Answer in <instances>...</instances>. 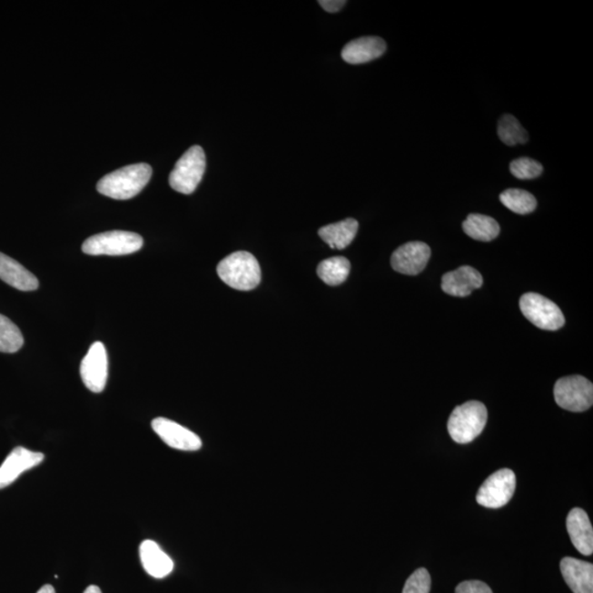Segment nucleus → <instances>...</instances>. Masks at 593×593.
I'll return each instance as SVG.
<instances>
[{
  "instance_id": "nucleus-10",
  "label": "nucleus",
  "mask_w": 593,
  "mask_h": 593,
  "mask_svg": "<svg viewBox=\"0 0 593 593\" xmlns=\"http://www.w3.org/2000/svg\"><path fill=\"white\" fill-rule=\"evenodd\" d=\"M152 429L163 442L172 449L185 450V452H195L202 449L203 442L197 434L170 419H154L152 421Z\"/></svg>"
},
{
  "instance_id": "nucleus-18",
  "label": "nucleus",
  "mask_w": 593,
  "mask_h": 593,
  "mask_svg": "<svg viewBox=\"0 0 593 593\" xmlns=\"http://www.w3.org/2000/svg\"><path fill=\"white\" fill-rule=\"evenodd\" d=\"M0 280L21 292H33L39 288L38 278L33 272L4 253H0Z\"/></svg>"
},
{
  "instance_id": "nucleus-17",
  "label": "nucleus",
  "mask_w": 593,
  "mask_h": 593,
  "mask_svg": "<svg viewBox=\"0 0 593 593\" xmlns=\"http://www.w3.org/2000/svg\"><path fill=\"white\" fill-rule=\"evenodd\" d=\"M140 559L146 573L156 579L165 578L174 569V561L154 540L146 539L141 543Z\"/></svg>"
},
{
  "instance_id": "nucleus-23",
  "label": "nucleus",
  "mask_w": 593,
  "mask_h": 593,
  "mask_svg": "<svg viewBox=\"0 0 593 593\" xmlns=\"http://www.w3.org/2000/svg\"><path fill=\"white\" fill-rule=\"evenodd\" d=\"M498 134H499V138L503 143L510 146L527 143L529 140V134L526 129L511 114L503 115L499 120Z\"/></svg>"
},
{
  "instance_id": "nucleus-22",
  "label": "nucleus",
  "mask_w": 593,
  "mask_h": 593,
  "mask_svg": "<svg viewBox=\"0 0 593 593\" xmlns=\"http://www.w3.org/2000/svg\"><path fill=\"white\" fill-rule=\"evenodd\" d=\"M500 202L511 212L518 214H528L537 209L538 202L531 193L523 189H507L500 195Z\"/></svg>"
},
{
  "instance_id": "nucleus-26",
  "label": "nucleus",
  "mask_w": 593,
  "mask_h": 593,
  "mask_svg": "<svg viewBox=\"0 0 593 593\" xmlns=\"http://www.w3.org/2000/svg\"><path fill=\"white\" fill-rule=\"evenodd\" d=\"M431 590V577L425 568H419L409 577L402 593H430Z\"/></svg>"
},
{
  "instance_id": "nucleus-6",
  "label": "nucleus",
  "mask_w": 593,
  "mask_h": 593,
  "mask_svg": "<svg viewBox=\"0 0 593 593\" xmlns=\"http://www.w3.org/2000/svg\"><path fill=\"white\" fill-rule=\"evenodd\" d=\"M554 397L565 410L584 412L592 407V382L579 375L560 378L555 384Z\"/></svg>"
},
{
  "instance_id": "nucleus-12",
  "label": "nucleus",
  "mask_w": 593,
  "mask_h": 593,
  "mask_svg": "<svg viewBox=\"0 0 593 593\" xmlns=\"http://www.w3.org/2000/svg\"><path fill=\"white\" fill-rule=\"evenodd\" d=\"M44 460V454L18 446L0 466V489L13 485L24 472L35 469Z\"/></svg>"
},
{
  "instance_id": "nucleus-28",
  "label": "nucleus",
  "mask_w": 593,
  "mask_h": 593,
  "mask_svg": "<svg viewBox=\"0 0 593 593\" xmlns=\"http://www.w3.org/2000/svg\"><path fill=\"white\" fill-rule=\"evenodd\" d=\"M319 4L321 5V7L324 10H327L328 13L334 14L340 12V10L345 6L346 2H344V0H321Z\"/></svg>"
},
{
  "instance_id": "nucleus-5",
  "label": "nucleus",
  "mask_w": 593,
  "mask_h": 593,
  "mask_svg": "<svg viewBox=\"0 0 593 593\" xmlns=\"http://www.w3.org/2000/svg\"><path fill=\"white\" fill-rule=\"evenodd\" d=\"M143 246L139 234L128 231H109L88 238L82 250L88 255H128L135 253Z\"/></svg>"
},
{
  "instance_id": "nucleus-27",
  "label": "nucleus",
  "mask_w": 593,
  "mask_h": 593,
  "mask_svg": "<svg viewBox=\"0 0 593 593\" xmlns=\"http://www.w3.org/2000/svg\"><path fill=\"white\" fill-rule=\"evenodd\" d=\"M455 593H493L490 587L479 580L461 582L456 587Z\"/></svg>"
},
{
  "instance_id": "nucleus-30",
  "label": "nucleus",
  "mask_w": 593,
  "mask_h": 593,
  "mask_svg": "<svg viewBox=\"0 0 593 593\" xmlns=\"http://www.w3.org/2000/svg\"><path fill=\"white\" fill-rule=\"evenodd\" d=\"M84 593H103L101 588L97 586H89Z\"/></svg>"
},
{
  "instance_id": "nucleus-24",
  "label": "nucleus",
  "mask_w": 593,
  "mask_h": 593,
  "mask_svg": "<svg viewBox=\"0 0 593 593\" xmlns=\"http://www.w3.org/2000/svg\"><path fill=\"white\" fill-rule=\"evenodd\" d=\"M25 340L23 333L12 320L0 314V351L2 353H15L23 348Z\"/></svg>"
},
{
  "instance_id": "nucleus-25",
  "label": "nucleus",
  "mask_w": 593,
  "mask_h": 593,
  "mask_svg": "<svg viewBox=\"0 0 593 593\" xmlns=\"http://www.w3.org/2000/svg\"><path fill=\"white\" fill-rule=\"evenodd\" d=\"M510 172L519 180L529 181L542 174L543 166L538 161L529 159V157H519L511 163Z\"/></svg>"
},
{
  "instance_id": "nucleus-9",
  "label": "nucleus",
  "mask_w": 593,
  "mask_h": 593,
  "mask_svg": "<svg viewBox=\"0 0 593 593\" xmlns=\"http://www.w3.org/2000/svg\"><path fill=\"white\" fill-rule=\"evenodd\" d=\"M81 377L89 390L99 393L108 380V355L102 342L94 343L81 364Z\"/></svg>"
},
{
  "instance_id": "nucleus-16",
  "label": "nucleus",
  "mask_w": 593,
  "mask_h": 593,
  "mask_svg": "<svg viewBox=\"0 0 593 593\" xmlns=\"http://www.w3.org/2000/svg\"><path fill=\"white\" fill-rule=\"evenodd\" d=\"M560 571L566 584L574 593H593V565L588 561L565 558Z\"/></svg>"
},
{
  "instance_id": "nucleus-14",
  "label": "nucleus",
  "mask_w": 593,
  "mask_h": 593,
  "mask_svg": "<svg viewBox=\"0 0 593 593\" xmlns=\"http://www.w3.org/2000/svg\"><path fill=\"white\" fill-rule=\"evenodd\" d=\"M567 531H568L571 543L585 556L593 553V529L589 517L580 508H575L567 517Z\"/></svg>"
},
{
  "instance_id": "nucleus-29",
  "label": "nucleus",
  "mask_w": 593,
  "mask_h": 593,
  "mask_svg": "<svg viewBox=\"0 0 593 593\" xmlns=\"http://www.w3.org/2000/svg\"><path fill=\"white\" fill-rule=\"evenodd\" d=\"M36 593H55V589H54V586L45 585V586L42 587L41 589Z\"/></svg>"
},
{
  "instance_id": "nucleus-2",
  "label": "nucleus",
  "mask_w": 593,
  "mask_h": 593,
  "mask_svg": "<svg viewBox=\"0 0 593 593\" xmlns=\"http://www.w3.org/2000/svg\"><path fill=\"white\" fill-rule=\"evenodd\" d=\"M217 272L224 283L233 290L249 292L260 285L262 272L259 262L249 252H235L222 262Z\"/></svg>"
},
{
  "instance_id": "nucleus-19",
  "label": "nucleus",
  "mask_w": 593,
  "mask_h": 593,
  "mask_svg": "<svg viewBox=\"0 0 593 593\" xmlns=\"http://www.w3.org/2000/svg\"><path fill=\"white\" fill-rule=\"evenodd\" d=\"M359 231V222L355 219H345L343 222L325 225L319 230L321 238L330 248L343 250L353 242Z\"/></svg>"
},
{
  "instance_id": "nucleus-3",
  "label": "nucleus",
  "mask_w": 593,
  "mask_h": 593,
  "mask_svg": "<svg viewBox=\"0 0 593 593\" xmlns=\"http://www.w3.org/2000/svg\"><path fill=\"white\" fill-rule=\"evenodd\" d=\"M487 419V408L479 401H469L456 407L448 422L450 438L459 444L472 442L484 431Z\"/></svg>"
},
{
  "instance_id": "nucleus-13",
  "label": "nucleus",
  "mask_w": 593,
  "mask_h": 593,
  "mask_svg": "<svg viewBox=\"0 0 593 593\" xmlns=\"http://www.w3.org/2000/svg\"><path fill=\"white\" fill-rule=\"evenodd\" d=\"M484 283L480 272L470 266L448 272L442 278V290L450 296L467 297Z\"/></svg>"
},
{
  "instance_id": "nucleus-7",
  "label": "nucleus",
  "mask_w": 593,
  "mask_h": 593,
  "mask_svg": "<svg viewBox=\"0 0 593 593\" xmlns=\"http://www.w3.org/2000/svg\"><path fill=\"white\" fill-rule=\"evenodd\" d=\"M519 308L529 322L547 331H558L565 325V317L558 304L535 292L524 293Z\"/></svg>"
},
{
  "instance_id": "nucleus-8",
  "label": "nucleus",
  "mask_w": 593,
  "mask_h": 593,
  "mask_svg": "<svg viewBox=\"0 0 593 593\" xmlns=\"http://www.w3.org/2000/svg\"><path fill=\"white\" fill-rule=\"evenodd\" d=\"M516 474L511 469H503L493 472L486 479L477 493L476 500L480 506L489 509L505 507L516 491Z\"/></svg>"
},
{
  "instance_id": "nucleus-15",
  "label": "nucleus",
  "mask_w": 593,
  "mask_h": 593,
  "mask_svg": "<svg viewBox=\"0 0 593 593\" xmlns=\"http://www.w3.org/2000/svg\"><path fill=\"white\" fill-rule=\"evenodd\" d=\"M386 47V42L378 36H363L344 46L342 59L349 64H364L384 54Z\"/></svg>"
},
{
  "instance_id": "nucleus-1",
  "label": "nucleus",
  "mask_w": 593,
  "mask_h": 593,
  "mask_svg": "<svg viewBox=\"0 0 593 593\" xmlns=\"http://www.w3.org/2000/svg\"><path fill=\"white\" fill-rule=\"evenodd\" d=\"M152 167L145 163L123 167L104 176L97 191L104 196L127 201L138 195L151 180Z\"/></svg>"
},
{
  "instance_id": "nucleus-11",
  "label": "nucleus",
  "mask_w": 593,
  "mask_h": 593,
  "mask_svg": "<svg viewBox=\"0 0 593 593\" xmlns=\"http://www.w3.org/2000/svg\"><path fill=\"white\" fill-rule=\"evenodd\" d=\"M431 249L423 242H409L398 248L391 256L392 269L403 275H418L428 265Z\"/></svg>"
},
{
  "instance_id": "nucleus-4",
  "label": "nucleus",
  "mask_w": 593,
  "mask_h": 593,
  "mask_svg": "<svg viewBox=\"0 0 593 593\" xmlns=\"http://www.w3.org/2000/svg\"><path fill=\"white\" fill-rule=\"evenodd\" d=\"M206 171V155L199 145H193L177 161L170 175V185L174 191L191 195L196 191Z\"/></svg>"
},
{
  "instance_id": "nucleus-21",
  "label": "nucleus",
  "mask_w": 593,
  "mask_h": 593,
  "mask_svg": "<svg viewBox=\"0 0 593 593\" xmlns=\"http://www.w3.org/2000/svg\"><path fill=\"white\" fill-rule=\"evenodd\" d=\"M351 272V263L346 257L335 256L324 260L318 266L320 280L329 286H339L346 281Z\"/></svg>"
},
{
  "instance_id": "nucleus-20",
  "label": "nucleus",
  "mask_w": 593,
  "mask_h": 593,
  "mask_svg": "<svg viewBox=\"0 0 593 593\" xmlns=\"http://www.w3.org/2000/svg\"><path fill=\"white\" fill-rule=\"evenodd\" d=\"M463 229L471 239L480 242H490L500 233V225L495 219L479 213L469 214L463 223Z\"/></svg>"
}]
</instances>
